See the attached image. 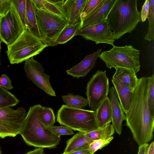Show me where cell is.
I'll return each mask as SVG.
<instances>
[{"mask_svg": "<svg viewBox=\"0 0 154 154\" xmlns=\"http://www.w3.org/2000/svg\"><path fill=\"white\" fill-rule=\"evenodd\" d=\"M86 94L89 107L96 110L109 92V79L106 70H98L87 84Z\"/></svg>", "mask_w": 154, "mask_h": 154, "instance_id": "obj_8", "label": "cell"}, {"mask_svg": "<svg viewBox=\"0 0 154 154\" xmlns=\"http://www.w3.org/2000/svg\"><path fill=\"white\" fill-rule=\"evenodd\" d=\"M112 81L116 92L120 104L126 114L130 108L134 89L116 80Z\"/></svg>", "mask_w": 154, "mask_h": 154, "instance_id": "obj_18", "label": "cell"}, {"mask_svg": "<svg viewBox=\"0 0 154 154\" xmlns=\"http://www.w3.org/2000/svg\"><path fill=\"white\" fill-rule=\"evenodd\" d=\"M149 145L148 143L139 146L137 154H147Z\"/></svg>", "mask_w": 154, "mask_h": 154, "instance_id": "obj_37", "label": "cell"}, {"mask_svg": "<svg viewBox=\"0 0 154 154\" xmlns=\"http://www.w3.org/2000/svg\"><path fill=\"white\" fill-rule=\"evenodd\" d=\"M62 154H92L88 149H82Z\"/></svg>", "mask_w": 154, "mask_h": 154, "instance_id": "obj_38", "label": "cell"}, {"mask_svg": "<svg viewBox=\"0 0 154 154\" xmlns=\"http://www.w3.org/2000/svg\"><path fill=\"white\" fill-rule=\"evenodd\" d=\"M147 154H154V143L152 142L149 145Z\"/></svg>", "mask_w": 154, "mask_h": 154, "instance_id": "obj_40", "label": "cell"}, {"mask_svg": "<svg viewBox=\"0 0 154 154\" xmlns=\"http://www.w3.org/2000/svg\"><path fill=\"white\" fill-rule=\"evenodd\" d=\"M115 130L110 124L97 129L85 133L90 139L94 140L97 139H106L110 137L114 134Z\"/></svg>", "mask_w": 154, "mask_h": 154, "instance_id": "obj_24", "label": "cell"}, {"mask_svg": "<svg viewBox=\"0 0 154 154\" xmlns=\"http://www.w3.org/2000/svg\"><path fill=\"white\" fill-rule=\"evenodd\" d=\"M24 69L26 77L38 87L50 96H56L50 82V76L45 73L42 65L33 57L25 61Z\"/></svg>", "mask_w": 154, "mask_h": 154, "instance_id": "obj_11", "label": "cell"}, {"mask_svg": "<svg viewBox=\"0 0 154 154\" xmlns=\"http://www.w3.org/2000/svg\"><path fill=\"white\" fill-rule=\"evenodd\" d=\"M96 111V119L99 128L103 127L112 122V110L109 97H106Z\"/></svg>", "mask_w": 154, "mask_h": 154, "instance_id": "obj_20", "label": "cell"}, {"mask_svg": "<svg viewBox=\"0 0 154 154\" xmlns=\"http://www.w3.org/2000/svg\"><path fill=\"white\" fill-rule=\"evenodd\" d=\"M85 0H63V8L68 24H74L81 21V15Z\"/></svg>", "mask_w": 154, "mask_h": 154, "instance_id": "obj_16", "label": "cell"}, {"mask_svg": "<svg viewBox=\"0 0 154 154\" xmlns=\"http://www.w3.org/2000/svg\"><path fill=\"white\" fill-rule=\"evenodd\" d=\"M12 3V0H0V17L5 16L8 13Z\"/></svg>", "mask_w": 154, "mask_h": 154, "instance_id": "obj_34", "label": "cell"}, {"mask_svg": "<svg viewBox=\"0 0 154 154\" xmlns=\"http://www.w3.org/2000/svg\"><path fill=\"white\" fill-rule=\"evenodd\" d=\"M47 47L41 39L26 28L14 43L7 46L6 53L11 64H18L39 54Z\"/></svg>", "mask_w": 154, "mask_h": 154, "instance_id": "obj_5", "label": "cell"}, {"mask_svg": "<svg viewBox=\"0 0 154 154\" xmlns=\"http://www.w3.org/2000/svg\"><path fill=\"white\" fill-rule=\"evenodd\" d=\"M150 80L151 76L138 79L130 108L125 114L126 125L139 146L148 143L153 137L154 117L150 113L148 103Z\"/></svg>", "mask_w": 154, "mask_h": 154, "instance_id": "obj_1", "label": "cell"}, {"mask_svg": "<svg viewBox=\"0 0 154 154\" xmlns=\"http://www.w3.org/2000/svg\"><path fill=\"white\" fill-rule=\"evenodd\" d=\"M2 42L1 41L0 39V52H1V43Z\"/></svg>", "mask_w": 154, "mask_h": 154, "instance_id": "obj_41", "label": "cell"}, {"mask_svg": "<svg viewBox=\"0 0 154 154\" xmlns=\"http://www.w3.org/2000/svg\"><path fill=\"white\" fill-rule=\"evenodd\" d=\"M24 29L17 9L12 3L8 13L0 17V39L7 46L10 45L20 36Z\"/></svg>", "mask_w": 154, "mask_h": 154, "instance_id": "obj_10", "label": "cell"}, {"mask_svg": "<svg viewBox=\"0 0 154 154\" xmlns=\"http://www.w3.org/2000/svg\"><path fill=\"white\" fill-rule=\"evenodd\" d=\"M113 46L109 50L102 52L98 56L108 68H123L131 70L135 73L139 71V50L131 45Z\"/></svg>", "mask_w": 154, "mask_h": 154, "instance_id": "obj_6", "label": "cell"}, {"mask_svg": "<svg viewBox=\"0 0 154 154\" xmlns=\"http://www.w3.org/2000/svg\"><path fill=\"white\" fill-rule=\"evenodd\" d=\"M148 103L150 113L154 117V75L151 76L150 86L148 98Z\"/></svg>", "mask_w": 154, "mask_h": 154, "instance_id": "obj_32", "label": "cell"}, {"mask_svg": "<svg viewBox=\"0 0 154 154\" xmlns=\"http://www.w3.org/2000/svg\"><path fill=\"white\" fill-rule=\"evenodd\" d=\"M35 8L41 39L47 47L55 46L58 36L67 24L66 21L35 6Z\"/></svg>", "mask_w": 154, "mask_h": 154, "instance_id": "obj_7", "label": "cell"}, {"mask_svg": "<svg viewBox=\"0 0 154 154\" xmlns=\"http://www.w3.org/2000/svg\"><path fill=\"white\" fill-rule=\"evenodd\" d=\"M113 138L112 136L107 139L94 140L89 145L88 149L91 154H94L97 150L101 149L108 144Z\"/></svg>", "mask_w": 154, "mask_h": 154, "instance_id": "obj_31", "label": "cell"}, {"mask_svg": "<svg viewBox=\"0 0 154 154\" xmlns=\"http://www.w3.org/2000/svg\"><path fill=\"white\" fill-rule=\"evenodd\" d=\"M101 51V49H98L96 52L87 55L79 63L66 70L67 74L78 79L85 76L94 67Z\"/></svg>", "mask_w": 154, "mask_h": 154, "instance_id": "obj_15", "label": "cell"}, {"mask_svg": "<svg viewBox=\"0 0 154 154\" xmlns=\"http://www.w3.org/2000/svg\"><path fill=\"white\" fill-rule=\"evenodd\" d=\"M116 0H102L96 7L82 20L81 28L100 22L107 17Z\"/></svg>", "mask_w": 154, "mask_h": 154, "instance_id": "obj_13", "label": "cell"}, {"mask_svg": "<svg viewBox=\"0 0 154 154\" xmlns=\"http://www.w3.org/2000/svg\"><path fill=\"white\" fill-rule=\"evenodd\" d=\"M25 23L26 28L28 29L34 35L41 39L35 6L32 0H26Z\"/></svg>", "mask_w": 154, "mask_h": 154, "instance_id": "obj_22", "label": "cell"}, {"mask_svg": "<svg viewBox=\"0 0 154 154\" xmlns=\"http://www.w3.org/2000/svg\"><path fill=\"white\" fill-rule=\"evenodd\" d=\"M115 40L131 33L141 20L137 0H116L106 18Z\"/></svg>", "mask_w": 154, "mask_h": 154, "instance_id": "obj_3", "label": "cell"}, {"mask_svg": "<svg viewBox=\"0 0 154 154\" xmlns=\"http://www.w3.org/2000/svg\"><path fill=\"white\" fill-rule=\"evenodd\" d=\"M25 154H45L43 148H38L30 151Z\"/></svg>", "mask_w": 154, "mask_h": 154, "instance_id": "obj_39", "label": "cell"}, {"mask_svg": "<svg viewBox=\"0 0 154 154\" xmlns=\"http://www.w3.org/2000/svg\"><path fill=\"white\" fill-rule=\"evenodd\" d=\"M32 0L37 8L57 16L66 21L62 6L63 0Z\"/></svg>", "mask_w": 154, "mask_h": 154, "instance_id": "obj_17", "label": "cell"}, {"mask_svg": "<svg viewBox=\"0 0 154 154\" xmlns=\"http://www.w3.org/2000/svg\"><path fill=\"white\" fill-rule=\"evenodd\" d=\"M102 1L85 0L81 15V20L90 14Z\"/></svg>", "mask_w": 154, "mask_h": 154, "instance_id": "obj_30", "label": "cell"}, {"mask_svg": "<svg viewBox=\"0 0 154 154\" xmlns=\"http://www.w3.org/2000/svg\"><path fill=\"white\" fill-rule=\"evenodd\" d=\"M57 121L72 130L87 133L99 128L96 111L74 108L63 105L57 111Z\"/></svg>", "mask_w": 154, "mask_h": 154, "instance_id": "obj_4", "label": "cell"}, {"mask_svg": "<svg viewBox=\"0 0 154 154\" xmlns=\"http://www.w3.org/2000/svg\"><path fill=\"white\" fill-rule=\"evenodd\" d=\"M11 83L12 81L6 74H3L0 77V86L7 90H11L13 88Z\"/></svg>", "mask_w": 154, "mask_h": 154, "instance_id": "obj_35", "label": "cell"}, {"mask_svg": "<svg viewBox=\"0 0 154 154\" xmlns=\"http://www.w3.org/2000/svg\"><path fill=\"white\" fill-rule=\"evenodd\" d=\"M149 0H146L142 6L140 13L141 20L144 22L147 18L149 11Z\"/></svg>", "mask_w": 154, "mask_h": 154, "instance_id": "obj_36", "label": "cell"}, {"mask_svg": "<svg viewBox=\"0 0 154 154\" xmlns=\"http://www.w3.org/2000/svg\"><path fill=\"white\" fill-rule=\"evenodd\" d=\"M40 120L48 128L53 125L55 121V116L52 109L50 107H43L40 116Z\"/></svg>", "mask_w": 154, "mask_h": 154, "instance_id": "obj_27", "label": "cell"}, {"mask_svg": "<svg viewBox=\"0 0 154 154\" xmlns=\"http://www.w3.org/2000/svg\"><path fill=\"white\" fill-rule=\"evenodd\" d=\"M112 79L117 81L134 89L138 79L133 71L126 68L116 67Z\"/></svg>", "mask_w": 154, "mask_h": 154, "instance_id": "obj_21", "label": "cell"}, {"mask_svg": "<svg viewBox=\"0 0 154 154\" xmlns=\"http://www.w3.org/2000/svg\"><path fill=\"white\" fill-rule=\"evenodd\" d=\"M26 115L22 107L14 110L11 107L0 109V137H14L20 132Z\"/></svg>", "mask_w": 154, "mask_h": 154, "instance_id": "obj_9", "label": "cell"}, {"mask_svg": "<svg viewBox=\"0 0 154 154\" xmlns=\"http://www.w3.org/2000/svg\"><path fill=\"white\" fill-rule=\"evenodd\" d=\"M149 8L147 17L148 22V30L144 39L149 41L154 39V0H149Z\"/></svg>", "mask_w": 154, "mask_h": 154, "instance_id": "obj_28", "label": "cell"}, {"mask_svg": "<svg viewBox=\"0 0 154 154\" xmlns=\"http://www.w3.org/2000/svg\"><path fill=\"white\" fill-rule=\"evenodd\" d=\"M42 108L40 104L29 108L20 134L28 145L42 148H54L59 144L61 138L40 122V116Z\"/></svg>", "mask_w": 154, "mask_h": 154, "instance_id": "obj_2", "label": "cell"}, {"mask_svg": "<svg viewBox=\"0 0 154 154\" xmlns=\"http://www.w3.org/2000/svg\"><path fill=\"white\" fill-rule=\"evenodd\" d=\"M19 102L14 95L0 86V109L15 106Z\"/></svg>", "mask_w": 154, "mask_h": 154, "instance_id": "obj_26", "label": "cell"}, {"mask_svg": "<svg viewBox=\"0 0 154 154\" xmlns=\"http://www.w3.org/2000/svg\"><path fill=\"white\" fill-rule=\"evenodd\" d=\"M93 141L87 137L85 133L79 132L67 141L63 153L88 149L89 145Z\"/></svg>", "mask_w": 154, "mask_h": 154, "instance_id": "obj_19", "label": "cell"}, {"mask_svg": "<svg viewBox=\"0 0 154 154\" xmlns=\"http://www.w3.org/2000/svg\"><path fill=\"white\" fill-rule=\"evenodd\" d=\"M49 128L54 134L59 136L61 135H70L74 134L71 129L65 126L53 125L49 127Z\"/></svg>", "mask_w": 154, "mask_h": 154, "instance_id": "obj_33", "label": "cell"}, {"mask_svg": "<svg viewBox=\"0 0 154 154\" xmlns=\"http://www.w3.org/2000/svg\"><path fill=\"white\" fill-rule=\"evenodd\" d=\"M109 93L112 110V125L115 131L120 135L122 131V123L126 119L125 116L114 87L111 88Z\"/></svg>", "mask_w": 154, "mask_h": 154, "instance_id": "obj_14", "label": "cell"}, {"mask_svg": "<svg viewBox=\"0 0 154 154\" xmlns=\"http://www.w3.org/2000/svg\"><path fill=\"white\" fill-rule=\"evenodd\" d=\"M62 97L63 101L66 105L72 107L82 108L88 104L87 98L81 96L69 93L67 95H63Z\"/></svg>", "mask_w": 154, "mask_h": 154, "instance_id": "obj_25", "label": "cell"}, {"mask_svg": "<svg viewBox=\"0 0 154 154\" xmlns=\"http://www.w3.org/2000/svg\"><path fill=\"white\" fill-rule=\"evenodd\" d=\"M78 35H81L86 40L94 42L96 44L105 43L113 46L115 41L106 19L80 29L75 36Z\"/></svg>", "mask_w": 154, "mask_h": 154, "instance_id": "obj_12", "label": "cell"}, {"mask_svg": "<svg viewBox=\"0 0 154 154\" xmlns=\"http://www.w3.org/2000/svg\"><path fill=\"white\" fill-rule=\"evenodd\" d=\"M81 28V21L74 24H67L58 36L55 42V46L65 44L70 40Z\"/></svg>", "mask_w": 154, "mask_h": 154, "instance_id": "obj_23", "label": "cell"}, {"mask_svg": "<svg viewBox=\"0 0 154 154\" xmlns=\"http://www.w3.org/2000/svg\"><path fill=\"white\" fill-rule=\"evenodd\" d=\"M0 154H2V152H1L0 148Z\"/></svg>", "mask_w": 154, "mask_h": 154, "instance_id": "obj_42", "label": "cell"}, {"mask_svg": "<svg viewBox=\"0 0 154 154\" xmlns=\"http://www.w3.org/2000/svg\"><path fill=\"white\" fill-rule=\"evenodd\" d=\"M12 2L17 9L24 28L25 29L26 0H12Z\"/></svg>", "mask_w": 154, "mask_h": 154, "instance_id": "obj_29", "label": "cell"}]
</instances>
